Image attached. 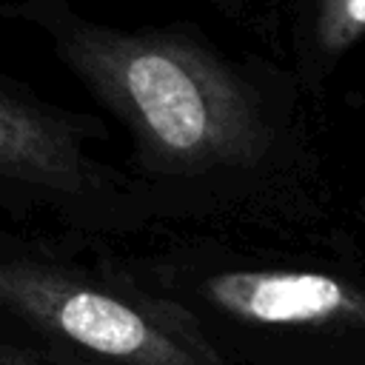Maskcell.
I'll use <instances>...</instances> for the list:
<instances>
[{"mask_svg": "<svg viewBox=\"0 0 365 365\" xmlns=\"http://www.w3.org/2000/svg\"><path fill=\"white\" fill-rule=\"evenodd\" d=\"M20 3H26V0H0V20H6V14H9L14 6H20Z\"/></svg>", "mask_w": 365, "mask_h": 365, "instance_id": "cell-7", "label": "cell"}, {"mask_svg": "<svg viewBox=\"0 0 365 365\" xmlns=\"http://www.w3.org/2000/svg\"><path fill=\"white\" fill-rule=\"evenodd\" d=\"M211 6L222 17L257 34H268L279 14V0H211Z\"/></svg>", "mask_w": 365, "mask_h": 365, "instance_id": "cell-6", "label": "cell"}, {"mask_svg": "<svg viewBox=\"0 0 365 365\" xmlns=\"http://www.w3.org/2000/svg\"><path fill=\"white\" fill-rule=\"evenodd\" d=\"M220 311L259 325L365 322V294L342 277L305 268H225L200 279Z\"/></svg>", "mask_w": 365, "mask_h": 365, "instance_id": "cell-4", "label": "cell"}, {"mask_svg": "<svg viewBox=\"0 0 365 365\" xmlns=\"http://www.w3.org/2000/svg\"><path fill=\"white\" fill-rule=\"evenodd\" d=\"M6 20L37 29L128 140L125 171L154 208H299L322 154L294 68L234 54L188 20L114 26L68 0H26Z\"/></svg>", "mask_w": 365, "mask_h": 365, "instance_id": "cell-1", "label": "cell"}, {"mask_svg": "<svg viewBox=\"0 0 365 365\" xmlns=\"http://www.w3.org/2000/svg\"><path fill=\"white\" fill-rule=\"evenodd\" d=\"M0 311L125 365H205L143 308L9 228H0Z\"/></svg>", "mask_w": 365, "mask_h": 365, "instance_id": "cell-3", "label": "cell"}, {"mask_svg": "<svg viewBox=\"0 0 365 365\" xmlns=\"http://www.w3.org/2000/svg\"><path fill=\"white\" fill-rule=\"evenodd\" d=\"M359 40H365V0H299L294 71L305 94H319L322 83Z\"/></svg>", "mask_w": 365, "mask_h": 365, "instance_id": "cell-5", "label": "cell"}, {"mask_svg": "<svg viewBox=\"0 0 365 365\" xmlns=\"http://www.w3.org/2000/svg\"><path fill=\"white\" fill-rule=\"evenodd\" d=\"M97 114L57 106L0 71V211L14 220L48 214L71 228H97L157 211L143 185L97 145Z\"/></svg>", "mask_w": 365, "mask_h": 365, "instance_id": "cell-2", "label": "cell"}]
</instances>
